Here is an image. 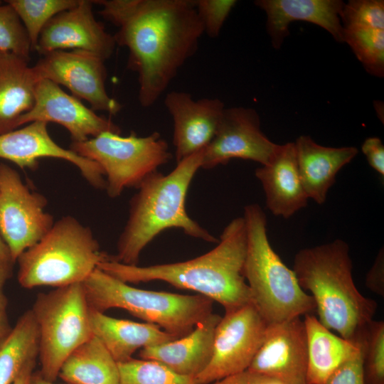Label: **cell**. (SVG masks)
<instances>
[{"instance_id":"1","label":"cell","mask_w":384,"mask_h":384,"mask_svg":"<svg viewBox=\"0 0 384 384\" xmlns=\"http://www.w3.org/2000/svg\"><path fill=\"white\" fill-rule=\"evenodd\" d=\"M203 33L195 1L141 0L114 36L129 50L127 67L137 74L141 106L157 101L196 53Z\"/></svg>"},{"instance_id":"2","label":"cell","mask_w":384,"mask_h":384,"mask_svg":"<svg viewBox=\"0 0 384 384\" xmlns=\"http://www.w3.org/2000/svg\"><path fill=\"white\" fill-rule=\"evenodd\" d=\"M247 232L243 217L224 228L217 245L188 260L148 266L128 265L110 259L98 268L126 283L163 281L174 287L197 292L218 302L225 312L252 302L243 274Z\"/></svg>"},{"instance_id":"3","label":"cell","mask_w":384,"mask_h":384,"mask_svg":"<svg viewBox=\"0 0 384 384\" xmlns=\"http://www.w3.org/2000/svg\"><path fill=\"white\" fill-rule=\"evenodd\" d=\"M203 149L176 163L166 174L156 171L147 176L131 198L125 225L112 258L120 263L137 265L140 255L158 235L169 228L208 242L218 239L192 219L186 208L189 186L201 169Z\"/></svg>"},{"instance_id":"4","label":"cell","mask_w":384,"mask_h":384,"mask_svg":"<svg viewBox=\"0 0 384 384\" xmlns=\"http://www.w3.org/2000/svg\"><path fill=\"white\" fill-rule=\"evenodd\" d=\"M347 242L341 239L300 250L293 271L313 298L318 319L338 336L354 341L376 313L377 303L357 289Z\"/></svg>"},{"instance_id":"5","label":"cell","mask_w":384,"mask_h":384,"mask_svg":"<svg viewBox=\"0 0 384 384\" xmlns=\"http://www.w3.org/2000/svg\"><path fill=\"white\" fill-rule=\"evenodd\" d=\"M242 217L247 232L243 274L262 317L270 325L311 314L316 310L313 298L270 245L264 210L250 203L244 208Z\"/></svg>"},{"instance_id":"6","label":"cell","mask_w":384,"mask_h":384,"mask_svg":"<svg viewBox=\"0 0 384 384\" xmlns=\"http://www.w3.org/2000/svg\"><path fill=\"white\" fill-rule=\"evenodd\" d=\"M110 257L100 250L89 227L71 215L63 216L18 257V282L26 289L82 283Z\"/></svg>"},{"instance_id":"7","label":"cell","mask_w":384,"mask_h":384,"mask_svg":"<svg viewBox=\"0 0 384 384\" xmlns=\"http://www.w3.org/2000/svg\"><path fill=\"white\" fill-rule=\"evenodd\" d=\"M82 285L90 309L104 313L122 309L178 338L190 334L213 310V301L205 296L135 288L98 267Z\"/></svg>"},{"instance_id":"8","label":"cell","mask_w":384,"mask_h":384,"mask_svg":"<svg viewBox=\"0 0 384 384\" xmlns=\"http://www.w3.org/2000/svg\"><path fill=\"white\" fill-rule=\"evenodd\" d=\"M31 310L38 329V372L55 382L68 355L93 335L82 283L38 294Z\"/></svg>"},{"instance_id":"9","label":"cell","mask_w":384,"mask_h":384,"mask_svg":"<svg viewBox=\"0 0 384 384\" xmlns=\"http://www.w3.org/2000/svg\"><path fill=\"white\" fill-rule=\"evenodd\" d=\"M70 149L101 166L105 189L111 198L119 197L125 188H137L172 159L167 142L158 132L146 137L134 132L122 137L107 132L83 142H72Z\"/></svg>"},{"instance_id":"10","label":"cell","mask_w":384,"mask_h":384,"mask_svg":"<svg viewBox=\"0 0 384 384\" xmlns=\"http://www.w3.org/2000/svg\"><path fill=\"white\" fill-rule=\"evenodd\" d=\"M46 197L31 191L18 171L0 164V237L14 262L36 244L54 223L45 211Z\"/></svg>"},{"instance_id":"11","label":"cell","mask_w":384,"mask_h":384,"mask_svg":"<svg viewBox=\"0 0 384 384\" xmlns=\"http://www.w3.org/2000/svg\"><path fill=\"white\" fill-rule=\"evenodd\" d=\"M267 326L252 302L225 312L215 329L210 361L194 378L196 383L210 384L247 370Z\"/></svg>"},{"instance_id":"12","label":"cell","mask_w":384,"mask_h":384,"mask_svg":"<svg viewBox=\"0 0 384 384\" xmlns=\"http://www.w3.org/2000/svg\"><path fill=\"white\" fill-rule=\"evenodd\" d=\"M104 62L83 50H55L44 55L33 68L40 80L66 87L73 96L88 102L93 111L114 115L122 105L106 91Z\"/></svg>"},{"instance_id":"13","label":"cell","mask_w":384,"mask_h":384,"mask_svg":"<svg viewBox=\"0 0 384 384\" xmlns=\"http://www.w3.org/2000/svg\"><path fill=\"white\" fill-rule=\"evenodd\" d=\"M278 144L262 131L260 119L252 108H225L215 135L203 149L201 169H211L241 159L265 164Z\"/></svg>"},{"instance_id":"14","label":"cell","mask_w":384,"mask_h":384,"mask_svg":"<svg viewBox=\"0 0 384 384\" xmlns=\"http://www.w3.org/2000/svg\"><path fill=\"white\" fill-rule=\"evenodd\" d=\"M282 384H306L307 342L304 320L295 317L267 327L248 369Z\"/></svg>"},{"instance_id":"15","label":"cell","mask_w":384,"mask_h":384,"mask_svg":"<svg viewBox=\"0 0 384 384\" xmlns=\"http://www.w3.org/2000/svg\"><path fill=\"white\" fill-rule=\"evenodd\" d=\"M35 121L54 122L63 126L72 142H79L105 132L120 134V128L112 120L97 114L78 98L65 92L58 85L41 79L36 87L33 108L17 122V128Z\"/></svg>"},{"instance_id":"16","label":"cell","mask_w":384,"mask_h":384,"mask_svg":"<svg viewBox=\"0 0 384 384\" xmlns=\"http://www.w3.org/2000/svg\"><path fill=\"white\" fill-rule=\"evenodd\" d=\"M92 1L80 0L74 8L53 17L42 29L36 50L43 55L55 50H83L105 61L116 42L95 18Z\"/></svg>"},{"instance_id":"17","label":"cell","mask_w":384,"mask_h":384,"mask_svg":"<svg viewBox=\"0 0 384 384\" xmlns=\"http://www.w3.org/2000/svg\"><path fill=\"white\" fill-rule=\"evenodd\" d=\"M47 127L48 123L35 121L23 128L0 134V158L14 162L21 169L31 170L38 168L41 158L60 159L78 167L92 186L105 189L106 181L101 166L60 146L51 138Z\"/></svg>"},{"instance_id":"18","label":"cell","mask_w":384,"mask_h":384,"mask_svg":"<svg viewBox=\"0 0 384 384\" xmlns=\"http://www.w3.org/2000/svg\"><path fill=\"white\" fill-rule=\"evenodd\" d=\"M164 105L173 119L176 163L208 146L225 108L218 98L195 100L190 93L183 91L169 92Z\"/></svg>"},{"instance_id":"19","label":"cell","mask_w":384,"mask_h":384,"mask_svg":"<svg viewBox=\"0 0 384 384\" xmlns=\"http://www.w3.org/2000/svg\"><path fill=\"white\" fill-rule=\"evenodd\" d=\"M255 4L267 16V31L274 48L279 49L289 35L294 21L309 22L327 31L338 43H343L340 19L344 2L341 0H257Z\"/></svg>"},{"instance_id":"20","label":"cell","mask_w":384,"mask_h":384,"mask_svg":"<svg viewBox=\"0 0 384 384\" xmlns=\"http://www.w3.org/2000/svg\"><path fill=\"white\" fill-rule=\"evenodd\" d=\"M275 216L289 218L307 205L309 198L299 175L294 142L278 144L265 164L255 171Z\"/></svg>"},{"instance_id":"21","label":"cell","mask_w":384,"mask_h":384,"mask_svg":"<svg viewBox=\"0 0 384 384\" xmlns=\"http://www.w3.org/2000/svg\"><path fill=\"white\" fill-rule=\"evenodd\" d=\"M221 319L211 313L188 334L172 341L142 348V359L160 362L175 373L195 378L209 364L216 326Z\"/></svg>"},{"instance_id":"22","label":"cell","mask_w":384,"mask_h":384,"mask_svg":"<svg viewBox=\"0 0 384 384\" xmlns=\"http://www.w3.org/2000/svg\"><path fill=\"white\" fill-rule=\"evenodd\" d=\"M298 169L309 199L321 205L335 183L338 172L358 151L355 146L330 147L317 144L309 135L294 142Z\"/></svg>"},{"instance_id":"23","label":"cell","mask_w":384,"mask_h":384,"mask_svg":"<svg viewBox=\"0 0 384 384\" xmlns=\"http://www.w3.org/2000/svg\"><path fill=\"white\" fill-rule=\"evenodd\" d=\"M90 321L92 334L118 363L131 359L138 349L179 338L158 325L116 319L90 309Z\"/></svg>"},{"instance_id":"24","label":"cell","mask_w":384,"mask_h":384,"mask_svg":"<svg viewBox=\"0 0 384 384\" xmlns=\"http://www.w3.org/2000/svg\"><path fill=\"white\" fill-rule=\"evenodd\" d=\"M28 60L0 54V134L17 129L18 120L33 107L40 80Z\"/></svg>"},{"instance_id":"25","label":"cell","mask_w":384,"mask_h":384,"mask_svg":"<svg viewBox=\"0 0 384 384\" xmlns=\"http://www.w3.org/2000/svg\"><path fill=\"white\" fill-rule=\"evenodd\" d=\"M307 342L306 384H326L331 375L361 351L358 340L332 333L312 314L304 315Z\"/></svg>"},{"instance_id":"26","label":"cell","mask_w":384,"mask_h":384,"mask_svg":"<svg viewBox=\"0 0 384 384\" xmlns=\"http://www.w3.org/2000/svg\"><path fill=\"white\" fill-rule=\"evenodd\" d=\"M58 377L68 384H119V364L92 335L68 355Z\"/></svg>"},{"instance_id":"27","label":"cell","mask_w":384,"mask_h":384,"mask_svg":"<svg viewBox=\"0 0 384 384\" xmlns=\"http://www.w3.org/2000/svg\"><path fill=\"white\" fill-rule=\"evenodd\" d=\"M38 329L31 309L0 339V384H14L24 368L38 358Z\"/></svg>"},{"instance_id":"28","label":"cell","mask_w":384,"mask_h":384,"mask_svg":"<svg viewBox=\"0 0 384 384\" xmlns=\"http://www.w3.org/2000/svg\"><path fill=\"white\" fill-rule=\"evenodd\" d=\"M343 43L351 48L366 70L384 76V29L369 26L343 27Z\"/></svg>"},{"instance_id":"29","label":"cell","mask_w":384,"mask_h":384,"mask_svg":"<svg viewBox=\"0 0 384 384\" xmlns=\"http://www.w3.org/2000/svg\"><path fill=\"white\" fill-rule=\"evenodd\" d=\"M80 0H8L28 36L31 49L36 50L39 35L55 15L76 6Z\"/></svg>"},{"instance_id":"30","label":"cell","mask_w":384,"mask_h":384,"mask_svg":"<svg viewBox=\"0 0 384 384\" xmlns=\"http://www.w3.org/2000/svg\"><path fill=\"white\" fill-rule=\"evenodd\" d=\"M118 364L119 384H197L156 361L132 358Z\"/></svg>"},{"instance_id":"31","label":"cell","mask_w":384,"mask_h":384,"mask_svg":"<svg viewBox=\"0 0 384 384\" xmlns=\"http://www.w3.org/2000/svg\"><path fill=\"white\" fill-rule=\"evenodd\" d=\"M355 340L361 346L365 384H384V322L371 320Z\"/></svg>"},{"instance_id":"32","label":"cell","mask_w":384,"mask_h":384,"mask_svg":"<svg viewBox=\"0 0 384 384\" xmlns=\"http://www.w3.org/2000/svg\"><path fill=\"white\" fill-rule=\"evenodd\" d=\"M0 50L29 61L32 50L27 32L11 5L0 4Z\"/></svg>"},{"instance_id":"33","label":"cell","mask_w":384,"mask_h":384,"mask_svg":"<svg viewBox=\"0 0 384 384\" xmlns=\"http://www.w3.org/2000/svg\"><path fill=\"white\" fill-rule=\"evenodd\" d=\"M343 27L369 26L384 29L383 0H351L344 3L340 14Z\"/></svg>"},{"instance_id":"34","label":"cell","mask_w":384,"mask_h":384,"mask_svg":"<svg viewBox=\"0 0 384 384\" xmlns=\"http://www.w3.org/2000/svg\"><path fill=\"white\" fill-rule=\"evenodd\" d=\"M236 4L235 0L195 1L196 9L203 24L204 33L210 38H217Z\"/></svg>"},{"instance_id":"35","label":"cell","mask_w":384,"mask_h":384,"mask_svg":"<svg viewBox=\"0 0 384 384\" xmlns=\"http://www.w3.org/2000/svg\"><path fill=\"white\" fill-rule=\"evenodd\" d=\"M93 4L102 6L101 16L117 27H120L137 10L141 0H100Z\"/></svg>"},{"instance_id":"36","label":"cell","mask_w":384,"mask_h":384,"mask_svg":"<svg viewBox=\"0 0 384 384\" xmlns=\"http://www.w3.org/2000/svg\"><path fill=\"white\" fill-rule=\"evenodd\" d=\"M326 384H365L362 349L361 348L358 354L341 366L331 375Z\"/></svg>"},{"instance_id":"37","label":"cell","mask_w":384,"mask_h":384,"mask_svg":"<svg viewBox=\"0 0 384 384\" xmlns=\"http://www.w3.org/2000/svg\"><path fill=\"white\" fill-rule=\"evenodd\" d=\"M14 265L0 262V339L6 336L12 329L8 317V299L4 292V286L12 276Z\"/></svg>"},{"instance_id":"38","label":"cell","mask_w":384,"mask_h":384,"mask_svg":"<svg viewBox=\"0 0 384 384\" xmlns=\"http://www.w3.org/2000/svg\"><path fill=\"white\" fill-rule=\"evenodd\" d=\"M361 151L366 156L368 164L382 176H384V146L378 137L365 139Z\"/></svg>"},{"instance_id":"39","label":"cell","mask_w":384,"mask_h":384,"mask_svg":"<svg viewBox=\"0 0 384 384\" xmlns=\"http://www.w3.org/2000/svg\"><path fill=\"white\" fill-rule=\"evenodd\" d=\"M210 384H282L279 381L259 373L245 370Z\"/></svg>"},{"instance_id":"40","label":"cell","mask_w":384,"mask_h":384,"mask_svg":"<svg viewBox=\"0 0 384 384\" xmlns=\"http://www.w3.org/2000/svg\"><path fill=\"white\" fill-rule=\"evenodd\" d=\"M383 249H380L375 260L369 270L366 283L367 287L380 296L384 294V259Z\"/></svg>"},{"instance_id":"41","label":"cell","mask_w":384,"mask_h":384,"mask_svg":"<svg viewBox=\"0 0 384 384\" xmlns=\"http://www.w3.org/2000/svg\"><path fill=\"white\" fill-rule=\"evenodd\" d=\"M36 363V361H33L28 364L14 384H29Z\"/></svg>"},{"instance_id":"42","label":"cell","mask_w":384,"mask_h":384,"mask_svg":"<svg viewBox=\"0 0 384 384\" xmlns=\"http://www.w3.org/2000/svg\"><path fill=\"white\" fill-rule=\"evenodd\" d=\"M0 262L1 263H15L11 256L9 250L0 237Z\"/></svg>"},{"instance_id":"43","label":"cell","mask_w":384,"mask_h":384,"mask_svg":"<svg viewBox=\"0 0 384 384\" xmlns=\"http://www.w3.org/2000/svg\"><path fill=\"white\" fill-rule=\"evenodd\" d=\"M29 384H57L44 379L38 371L33 372L31 376Z\"/></svg>"},{"instance_id":"44","label":"cell","mask_w":384,"mask_h":384,"mask_svg":"<svg viewBox=\"0 0 384 384\" xmlns=\"http://www.w3.org/2000/svg\"><path fill=\"white\" fill-rule=\"evenodd\" d=\"M2 53V51L0 50V54Z\"/></svg>"}]
</instances>
